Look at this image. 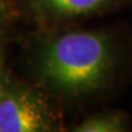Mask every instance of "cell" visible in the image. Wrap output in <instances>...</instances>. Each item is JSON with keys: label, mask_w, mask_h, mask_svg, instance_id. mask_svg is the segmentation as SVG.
Segmentation results:
<instances>
[{"label": "cell", "mask_w": 132, "mask_h": 132, "mask_svg": "<svg viewBox=\"0 0 132 132\" xmlns=\"http://www.w3.org/2000/svg\"><path fill=\"white\" fill-rule=\"evenodd\" d=\"M23 49L28 80L65 114L103 103L132 78V34L122 26L33 28Z\"/></svg>", "instance_id": "6da1fadb"}, {"label": "cell", "mask_w": 132, "mask_h": 132, "mask_svg": "<svg viewBox=\"0 0 132 132\" xmlns=\"http://www.w3.org/2000/svg\"><path fill=\"white\" fill-rule=\"evenodd\" d=\"M67 131L65 113L29 80L4 70L0 78V132Z\"/></svg>", "instance_id": "7a4b0ae2"}, {"label": "cell", "mask_w": 132, "mask_h": 132, "mask_svg": "<svg viewBox=\"0 0 132 132\" xmlns=\"http://www.w3.org/2000/svg\"><path fill=\"white\" fill-rule=\"evenodd\" d=\"M21 17L33 28L81 24L90 19L131 7L132 0H17Z\"/></svg>", "instance_id": "3957f363"}, {"label": "cell", "mask_w": 132, "mask_h": 132, "mask_svg": "<svg viewBox=\"0 0 132 132\" xmlns=\"http://www.w3.org/2000/svg\"><path fill=\"white\" fill-rule=\"evenodd\" d=\"M131 130V116L115 109L92 113L67 128V131L72 132H127Z\"/></svg>", "instance_id": "277c9868"}, {"label": "cell", "mask_w": 132, "mask_h": 132, "mask_svg": "<svg viewBox=\"0 0 132 132\" xmlns=\"http://www.w3.org/2000/svg\"><path fill=\"white\" fill-rule=\"evenodd\" d=\"M19 17L21 12L17 0H0V40L6 37Z\"/></svg>", "instance_id": "5b68a950"}, {"label": "cell", "mask_w": 132, "mask_h": 132, "mask_svg": "<svg viewBox=\"0 0 132 132\" xmlns=\"http://www.w3.org/2000/svg\"><path fill=\"white\" fill-rule=\"evenodd\" d=\"M5 70V65H4V54H3V50L0 48V78L3 76V72Z\"/></svg>", "instance_id": "8992f818"}]
</instances>
